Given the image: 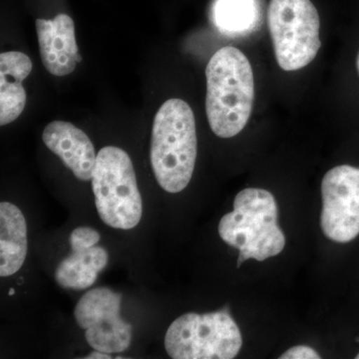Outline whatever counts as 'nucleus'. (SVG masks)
<instances>
[{
    "instance_id": "obj_4",
    "label": "nucleus",
    "mask_w": 359,
    "mask_h": 359,
    "mask_svg": "<svg viewBox=\"0 0 359 359\" xmlns=\"http://www.w3.org/2000/svg\"><path fill=\"white\" fill-rule=\"evenodd\" d=\"M92 190L99 217L111 228L131 230L142 219L143 203L129 155L113 146L97 154Z\"/></svg>"
},
{
    "instance_id": "obj_8",
    "label": "nucleus",
    "mask_w": 359,
    "mask_h": 359,
    "mask_svg": "<svg viewBox=\"0 0 359 359\" xmlns=\"http://www.w3.org/2000/svg\"><path fill=\"white\" fill-rule=\"evenodd\" d=\"M320 226L325 237L346 244L359 235V168H332L321 182Z\"/></svg>"
},
{
    "instance_id": "obj_3",
    "label": "nucleus",
    "mask_w": 359,
    "mask_h": 359,
    "mask_svg": "<svg viewBox=\"0 0 359 359\" xmlns=\"http://www.w3.org/2000/svg\"><path fill=\"white\" fill-rule=\"evenodd\" d=\"M278 215V204L269 191L248 188L236 196L233 211L219 221V235L226 244L240 250L238 268L248 259L264 262L283 252L285 237Z\"/></svg>"
},
{
    "instance_id": "obj_17",
    "label": "nucleus",
    "mask_w": 359,
    "mask_h": 359,
    "mask_svg": "<svg viewBox=\"0 0 359 359\" xmlns=\"http://www.w3.org/2000/svg\"><path fill=\"white\" fill-rule=\"evenodd\" d=\"M87 359H108L112 358V356L110 355L109 353H102V351H95L93 353L89 354L88 356H86Z\"/></svg>"
},
{
    "instance_id": "obj_1",
    "label": "nucleus",
    "mask_w": 359,
    "mask_h": 359,
    "mask_svg": "<svg viewBox=\"0 0 359 359\" xmlns=\"http://www.w3.org/2000/svg\"><path fill=\"white\" fill-rule=\"evenodd\" d=\"M205 112L219 138H231L245 128L255 98L254 73L249 59L235 47H224L205 68Z\"/></svg>"
},
{
    "instance_id": "obj_11",
    "label": "nucleus",
    "mask_w": 359,
    "mask_h": 359,
    "mask_svg": "<svg viewBox=\"0 0 359 359\" xmlns=\"http://www.w3.org/2000/svg\"><path fill=\"white\" fill-rule=\"evenodd\" d=\"M32 62L20 51L0 55V125L15 121L25 110L26 92L22 82L29 76Z\"/></svg>"
},
{
    "instance_id": "obj_16",
    "label": "nucleus",
    "mask_w": 359,
    "mask_h": 359,
    "mask_svg": "<svg viewBox=\"0 0 359 359\" xmlns=\"http://www.w3.org/2000/svg\"><path fill=\"white\" fill-rule=\"evenodd\" d=\"M280 359H320V355L309 346H299L287 349Z\"/></svg>"
},
{
    "instance_id": "obj_13",
    "label": "nucleus",
    "mask_w": 359,
    "mask_h": 359,
    "mask_svg": "<svg viewBox=\"0 0 359 359\" xmlns=\"http://www.w3.org/2000/svg\"><path fill=\"white\" fill-rule=\"evenodd\" d=\"M264 6V0H214L211 20L224 36H248L263 25Z\"/></svg>"
},
{
    "instance_id": "obj_14",
    "label": "nucleus",
    "mask_w": 359,
    "mask_h": 359,
    "mask_svg": "<svg viewBox=\"0 0 359 359\" xmlns=\"http://www.w3.org/2000/svg\"><path fill=\"white\" fill-rule=\"evenodd\" d=\"M109 255L102 247L71 250L55 271V280L66 290H82L95 283L98 273L107 266Z\"/></svg>"
},
{
    "instance_id": "obj_5",
    "label": "nucleus",
    "mask_w": 359,
    "mask_h": 359,
    "mask_svg": "<svg viewBox=\"0 0 359 359\" xmlns=\"http://www.w3.org/2000/svg\"><path fill=\"white\" fill-rule=\"evenodd\" d=\"M164 344L174 359H231L240 353L243 337L226 308L179 316L168 328Z\"/></svg>"
},
{
    "instance_id": "obj_7",
    "label": "nucleus",
    "mask_w": 359,
    "mask_h": 359,
    "mask_svg": "<svg viewBox=\"0 0 359 359\" xmlns=\"http://www.w3.org/2000/svg\"><path fill=\"white\" fill-rule=\"evenodd\" d=\"M122 294L108 287L87 292L74 309L77 325L85 332L92 348L105 353H121L132 341V325L120 316Z\"/></svg>"
},
{
    "instance_id": "obj_18",
    "label": "nucleus",
    "mask_w": 359,
    "mask_h": 359,
    "mask_svg": "<svg viewBox=\"0 0 359 359\" xmlns=\"http://www.w3.org/2000/svg\"><path fill=\"white\" fill-rule=\"evenodd\" d=\"M358 72H359V54H358Z\"/></svg>"
},
{
    "instance_id": "obj_12",
    "label": "nucleus",
    "mask_w": 359,
    "mask_h": 359,
    "mask_svg": "<svg viewBox=\"0 0 359 359\" xmlns=\"http://www.w3.org/2000/svg\"><path fill=\"white\" fill-rule=\"evenodd\" d=\"M27 224L22 212L8 202L0 204V276L18 273L27 256Z\"/></svg>"
},
{
    "instance_id": "obj_2",
    "label": "nucleus",
    "mask_w": 359,
    "mask_h": 359,
    "mask_svg": "<svg viewBox=\"0 0 359 359\" xmlns=\"http://www.w3.org/2000/svg\"><path fill=\"white\" fill-rule=\"evenodd\" d=\"M197 130L192 108L169 99L154 118L150 159L158 184L168 193L182 192L190 183L197 159Z\"/></svg>"
},
{
    "instance_id": "obj_19",
    "label": "nucleus",
    "mask_w": 359,
    "mask_h": 359,
    "mask_svg": "<svg viewBox=\"0 0 359 359\" xmlns=\"http://www.w3.org/2000/svg\"><path fill=\"white\" fill-rule=\"evenodd\" d=\"M355 358L359 359V353L358 354V355L355 356Z\"/></svg>"
},
{
    "instance_id": "obj_10",
    "label": "nucleus",
    "mask_w": 359,
    "mask_h": 359,
    "mask_svg": "<svg viewBox=\"0 0 359 359\" xmlns=\"http://www.w3.org/2000/svg\"><path fill=\"white\" fill-rule=\"evenodd\" d=\"M42 139L78 180L92 179L97 155L93 144L82 130L69 122L53 121L45 127Z\"/></svg>"
},
{
    "instance_id": "obj_9",
    "label": "nucleus",
    "mask_w": 359,
    "mask_h": 359,
    "mask_svg": "<svg viewBox=\"0 0 359 359\" xmlns=\"http://www.w3.org/2000/svg\"><path fill=\"white\" fill-rule=\"evenodd\" d=\"M35 25L45 69L54 76L71 74L79 55L72 18L67 14H58L52 20L39 18Z\"/></svg>"
},
{
    "instance_id": "obj_6",
    "label": "nucleus",
    "mask_w": 359,
    "mask_h": 359,
    "mask_svg": "<svg viewBox=\"0 0 359 359\" xmlns=\"http://www.w3.org/2000/svg\"><path fill=\"white\" fill-rule=\"evenodd\" d=\"M268 23L276 61L282 69H302L318 55L320 20L311 0H271Z\"/></svg>"
},
{
    "instance_id": "obj_15",
    "label": "nucleus",
    "mask_w": 359,
    "mask_h": 359,
    "mask_svg": "<svg viewBox=\"0 0 359 359\" xmlns=\"http://www.w3.org/2000/svg\"><path fill=\"white\" fill-rule=\"evenodd\" d=\"M100 240V233L94 229L89 226H80L71 233L69 244L71 250L88 249L97 245Z\"/></svg>"
}]
</instances>
